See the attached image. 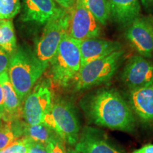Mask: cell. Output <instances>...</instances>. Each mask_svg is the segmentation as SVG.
Segmentation results:
<instances>
[{"instance_id":"12","label":"cell","mask_w":153,"mask_h":153,"mask_svg":"<svg viewBox=\"0 0 153 153\" xmlns=\"http://www.w3.org/2000/svg\"><path fill=\"white\" fill-rule=\"evenodd\" d=\"M62 9L54 0H23L22 19L25 22L45 25Z\"/></svg>"},{"instance_id":"27","label":"cell","mask_w":153,"mask_h":153,"mask_svg":"<svg viewBox=\"0 0 153 153\" xmlns=\"http://www.w3.org/2000/svg\"><path fill=\"white\" fill-rule=\"evenodd\" d=\"M131 153H153V145H145L144 146H143L142 148L134 150Z\"/></svg>"},{"instance_id":"10","label":"cell","mask_w":153,"mask_h":153,"mask_svg":"<svg viewBox=\"0 0 153 153\" xmlns=\"http://www.w3.org/2000/svg\"><path fill=\"white\" fill-rule=\"evenodd\" d=\"M120 78L131 91L152 85L153 62L141 55H134L126 63Z\"/></svg>"},{"instance_id":"25","label":"cell","mask_w":153,"mask_h":153,"mask_svg":"<svg viewBox=\"0 0 153 153\" xmlns=\"http://www.w3.org/2000/svg\"><path fill=\"white\" fill-rule=\"evenodd\" d=\"M11 55L3 50L0 49V74L8 70Z\"/></svg>"},{"instance_id":"19","label":"cell","mask_w":153,"mask_h":153,"mask_svg":"<svg viewBox=\"0 0 153 153\" xmlns=\"http://www.w3.org/2000/svg\"><path fill=\"white\" fill-rule=\"evenodd\" d=\"M23 123L20 120L0 126V150L12 144L23 135Z\"/></svg>"},{"instance_id":"22","label":"cell","mask_w":153,"mask_h":153,"mask_svg":"<svg viewBox=\"0 0 153 153\" xmlns=\"http://www.w3.org/2000/svg\"><path fill=\"white\" fill-rule=\"evenodd\" d=\"M29 140L27 137L19 138L12 144L0 150V153H27Z\"/></svg>"},{"instance_id":"8","label":"cell","mask_w":153,"mask_h":153,"mask_svg":"<svg viewBox=\"0 0 153 153\" xmlns=\"http://www.w3.org/2000/svg\"><path fill=\"white\" fill-rule=\"evenodd\" d=\"M69 11L68 33L78 41L99 38L101 33V25L80 0H76Z\"/></svg>"},{"instance_id":"30","label":"cell","mask_w":153,"mask_h":153,"mask_svg":"<svg viewBox=\"0 0 153 153\" xmlns=\"http://www.w3.org/2000/svg\"><path fill=\"white\" fill-rule=\"evenodd\" d=\"M67 153H80L76 151V150H74V149H69V150L67 151Z\"/></svg>"},{"instance_id":"13","label":"cell","mask_w":153,"mask_h":153,"mask_svg":"<svg viewBox=\"0 0 153 153\" xmlns=\"http://www.w3.org/2000/svg\"><path fill=\"white\" fill-rule=\"evenodd\" d=\"M121 44L117 41L94 38L79 41L81 67L91 61L101 58L121 49Z\"/></svg>"},{"instance_id":"28","label":"cell","mask_w":153,"mask_h":153,"mask_svg":"<svg viewBox=\"0 0 153 153\" xmlns=\"http://www.w3.org/2000/svg\"><path fill=\"white\" fill-rule=\"evenodd\" d=\"M4 112V94L2 87L0 85V119L2 118Z\"/></svg>"},{"instance_id":"2","label":"cell","mask_w":153,"mask_h":153,"mask_svg":"<svg viewBox=\"0 0 153 153\" xmlns=\"http://www.w3.org/2000/svg\"><path fill=\"white\" fill-rule=\"evenodd\" d=\"M46 69L29 49L17 48L11 55L7 72L22 103Z\"/></svg>"},{"instance_id":"23","label":"cell","mask_w":153,"mask_h":153,"mask_svg":"<svg viewBox=\"0 0 153 153\" xmlns=\"http://www.w3.org/2000/svg\"><path fill=\"white\" fill-rule=\"evenodd\" d=\"M48 148L49 153H67L64 145V141L60 136L53 140L51 142L48 143Z\"/></svg>"},{"instance_id":"6","label":"cell","mask_w":153,"mask_h":153,"mask_svg":"<svg viewBox=\"0 0 153 153\" xmlns=\"http://www.w3.org/2000/svg\"><path fill=\"white\" fill-rule=\"evenodd\" d=\"M68 26L69 11L65 9L45 24L34 53L46 68L54 57L63 36L68 33Z\"/></svg>"},{"instance_id":"29","label":"cell","mask_w":153,"mask_h":153,"mask_svg":"<svg viewBox=\"0 0 153 153\" xmlns=\"http://www.w3.org/2000/svg\"><path fill=\"white\" fill-rule=\"evenodd\" d=\"M140 1L147 10H150L153 7V0H140Z\"/></svg>"},{"instance_id":"4","label":"cell","mask_w":153,"mask_h":153,"mask_svg":"<svg viewBox=\"0 0 153 153\" xmlns=\"http://www.w3.org/2000/svg\"><path fill=\"white\" fill-rule=\"evenodd\" d=\"M123 55L124 51L120 49L81 67L73 81L74 90L83 91L109 81L121 64Z\"/></svg>"},{"instance_id":"7","label":"cell","mask_w":153,"mask_h":153,"mask_svg":"<svg viewBox=\"0 0 153 153\" xmlns=\"http://www.w3.org/2000/svg\"><path fill=\"white\" fill-rule=\"evenodd\" d=\"M52 93L46 82H41L30 91L24 101L23 117L29 125L43 123L52 109Z\"/></svg>"},{"instance_id":"26","label":"cell","mask_w":153,"mask_h":153,"mask_svg":"<svg viewBox=\"0 0 153 153\" xmlns=\"http://www.w3.org/2000/svg\"><path fill=\"white\" fill-rule=\"evenodd\" d=\"M60 7L65 9H70L74 4L76 0H54Z\"/></svg>"},{"instance_id":"16","label":"cell","mask_w":153,"mask_h":153,"mask_svg":"<svg viewBox=\"0 0 153 153\" xmlns=\"http://www.w3.org/2000/svg\"><path fill=\"white\" fill-rule=\"evenodd\" d=\"M110 18L121 26H126L140 16V0H108Z\"/></svg>"},{"instance_id":"11","label":"cell","mask_w":153,"mask_h":153,"mask_svg":"<svg viewBox=\"0 0 153 153\" xmlns=\"http://www.w3.org/2000/svg\"><path fill=\"white\" fill-rule=\"evenodd\" d=\"M74 146L80 153H125L111 144L104 133L89 126L84 128Z\"/></svg>"},{"instance_id":"5","label":"cell","mask_w":153,"mask_h":153,"mask_svg":"<svg viewBox=\"0 0 153 153\" xmlns=\"http://www.w3.org/2000/svg\"><path fill=\"white\" fill-rule=\"evenodd\" d=\"M56 132L65 142L74 145L79 139L80 123L76 108L72 102L57 99L53 102L51 112L44 118L43 123Z\"/></svg>"},{"instance_id":"9","label":"cell","mask_w":153,"mask_h":153,"mask_svg":"<svg viewBox=\"0 0 153 153\" xmlns=\"http://www.w3.org/2000/svg\"><path fill=\"white\" fill-rule=\"evenodd\" d=\"M125 36L139 55L146 58L153 56V19L137 17L127 26Z\"/></svg>"},{"instance_id":"3","label":"cell","mask_w":153,"mask_h":153,"mask_svg":"<svg viewBox=\"0 0 153 153\" xmlns=\"http://www.w3.org/2000/svg\"><path fill=\"white\" fill-rule=\"evenodd\" d=\"M48 68L56 85L67 87L73 82L81 68L79 41L73 39L68 33L65 34Z\"/></svg>"},{"instance_id":"20","label":"cell","mask_w":153,"mask_h":153,"mask_svg":"<svg viewBox=\"0 0 153 153\" xmlns=\"http://www.w3.org/2000/svg\"><path fill=\"white\" fill-rule=\"evenodd\" d=\"M83 5L97 19L101 26H105L110 19L108 0H80Z\"/></svg>"},{"instance_id":"31","label":"cell","mask_w":153,"mask_h":153,"mask_svg":"<svg viewBox=\"0 0 153 153\" xmlns=\"http://www.w3.org/2000/svg\"><path fill=\"white\" fill-rule=\"evenodd\" d=\"M0 126H1V119H0Z\"/></svg>"},{"instance_id":"15","label":"cell","mask_w":153,"mask_h":153,"mask_svg":"<svg viewBox=\"0 0 153 153\" xmlns=\"http://www.w3.org/2000/svg\"><path fill=\"white\" fill-rule=\"evenodd\" d=\"M129 105L142 122L153 123V85L131 90Z\"/></svg>"},{"instance_id":"21","label":"cell","mask_w":153,"mask_h":153,"mask_svg":"<svg viewBox=\"0 0 153 153\" xmlns=\"http://www.w3.org/2000/svg\"><path fill=\"white\" fill-rule=\"evenodd\" d=\"M21 0H0V20H10L20 12Z\"/></svg>"},{"instance_id":"18","label":"cell","mask_w":153,"mask_h":153,"mask_svg":"<svg viewBox=\"0 0 153 153\" xmlns=\"http://www.w3.org/2000/svg\"><path fill=\"white\" fill-rule=\"evenodd\" d=\"M17 48L12 22L11 20H0V49L12 55Z\"/></svg>"},{"instance_id":"24","label":"cell","mask_w":153,"mask_h":153,"mask_svg":"<svg viewBox=\"0 0 153 153\" xmlns=\"http://www.w3.org/2000/svg\"><path fill=\"white\" fill-rule=\"evenodd\" d=\"M29 139L27 153H49L47 144Z\"/></svg>"},{"instance_id":"1","label":"cell","mask_w":153,"mask_h":153,"mask_svg":"<svg viewBox=\"0 0 153 153\" xmlns=\"http://www.w3.org/2000/svg\"><path fill=\"white\" fill-rule=\"evenodd\" d=\"M80 106L88 120L97 126L133 133L135 119L129 104L117 91L102 88L85 96Z\"/></svg>"},{"instance_id":"17","label":"cell","mask_w":153,"mask_h":153,"mask_svg":"<svg viewBox=\"0 0 153 153\" xmlns=\"http://www.w3.org/2000/svg\"><path fill=\"white\" fill-rule=\"evenodd\" d=\"M23 135L25 137H29L33 140L48 144L56 138L58 135L54 130L45 123L29 125L23 123Z\"/></svg>"},{"instance_id":"14","label":"cell","mask_w":153,"mask_h":153,"mask_svg":"<svg viewBox=\"0 0 153 153\" xmlns=\"http://www.w3.org/2000/svg\"><path fill=\"white\" fill-rule=\"evenodd\" d=\"M0 85L2 87L4 104V112L1 119L5 123L21 120L23 117L22 103L9 79L7 70L0 74Z\"/></svg>"}]
</instances>
